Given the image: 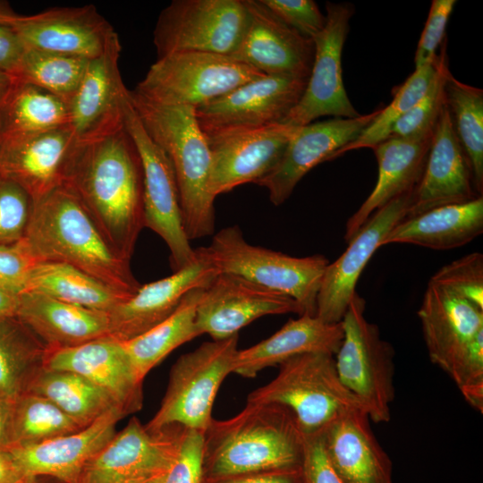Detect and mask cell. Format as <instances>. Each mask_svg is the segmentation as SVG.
<instances>
[{
	"instance_id": "obj_1",
	"label": "cell",
	"mask_w": 483,
	"mask_h": 483,
	"mask_svg": "<svg viewBox=\"0 0 483 483\" xmlns=\"http://www.w3.org/2000/svg\"><path fill=\"white\" fill-rule=\"evenodd\" d=\"M64 184L112 248L130 261L144 227L143 170L125 125L106 137L78 142Z\"/></svg>"
},
{
	"instance_id": "obj_2",
	"label": "cell",
	"mask_w": 483,
	"mask_h": 483,
	"mask_svg": "<svg viewBox=\"0 0 483 483\" xmlns=\"http://www.w3.org/2000/svg\"><path fill=\"white\" fill-rule=\"evenodd\" d=\"M304 434L294 414L276 403H247L203 433V480L301 467Z\"/></svg>"
},
{
	"instance_id": "obj_3",
	"label": "cell",
	"mask_w": 483,
	"mask_h": 483,
	"mask_svg": "<svg viewBox=\"0 0 483 483\" xmlns=\"http://www.w3.org/2000/svg\"><path fill=\"white\" fill-rule=\"evenodd\" d=\"M24 240L39 262L70 265L129 295L141 285L65 184L33 201Z\"/></svg>"
},
{
	"instance_id": "obj_4",
	"label": "cell",
	"mask_w": 483,
	"mask_h": 483,
	"mask_svg": "<svg viewBox=\"0 0 483 483\" xmlns=\"http://www.w3.org/2000/svg\"><path fill=\"white\" fill-rule=\"evenodd\" d=\"M130 99L147 133L171 162L188 239L211 235L216 221V198L209 186L212 158L196 108L157 104L134 90Z\"/></svg>"
},
{
	"instance_id": "obj_5",
	"label": "cell",
	"mask_w": 483,
	"mask_h": 483,
	"mask_svg": "<svg viewBox=\"0 0 483 483\" xmlns=\"http://www.w3.org/2000/svg\"><path fill=\"white\" fill-rule=\"evenodd\" d=\"M247 403L288 408L304 435L319 432L342 414L362 408L341 382L335 355L322 352L296 355L279 364L275 377L251 391Z\"/></svg>"
},
{
	"instance_id": "obj_6",
	"label": "cell",
	"mask_w": 483,
	"mask_h": 483,
	"mask_svg": "<svg viewBox=\"0 0 483 483\" xmlns=\"http://www.w3.org/2000/svg\"><path fill=\"white\" fill-rule=\"evenodd\" d=\"M217 269L294 300L302 314H316L321 279L329 261L320 254L292 257L249 243L240 227L226 226L203 247Z\"/></svg>"
},
{
	"instance_id": "obj_7",
	"label": "cell",
	"mask_w": 483,
	"mask_h": 483,
	"mask_svg": "<svg viewBox=\"0 0 483 483\" xmlns=\"http://www.w3.org/2000/svg\"><path fill=\"white\" fill-rule=\"evenodd\" d=\"M366 301L356 292L341 321L343 339L335 354L343 385L358 399L370 420L388 422L394 400V351L365 316Z\"/></svg>"
},
{
	"instance_id": "obj_8",
	"label": "cell",
	"mask_w": 483,
	"mask_h": 483,
	"mask_svg": "<svg viewBox=\"0 0 483 483\" xmlns=\"http://www.w3.org/2000/svg\"><path fill=\"white\" fill-rule=\"evenodd\" d=\"M237 351L238 335L205 342L180 356L171 368L161 404L146 426L157 429L177 424L204 433L214 419L217 392L233 373Z\"/></svg>"
},
{
	"instance_id": "obj_9",
	"label": "cell",
	"mask_w": 483,
	"mask_h": 483,
	"mask_svg": "<svg viewBox=\"0 0 483 483\" xmlns=\"http://www.w3.org/2000/svg\"><path fill=\"white\" fill-rule=\"evenodd\" d=\"M263 75L230 55L178 52L157 58L133 90L157 104L197 108Z\"/></svg>"
},
{
	"instance_id": "obj_10",
	"label": "cell",
	"mask_w": 483,
	"mask_h": 483,
	"mask_svg": "<svg viewBox=\"0 0 483 483\" xmlns=\"http://www.w3.org/2000/svg\"><path fill=\"white\" fill-rule=\"evenodd\" d=\"M246 22L243 0H174L154 29L157 58L187 51L231 55Z\"/></svg>"
},
{
	"instance_id": "obj_11",
	"label": "cell",
	"mask_w": 483,
	"mask_h": 483,
	"mask_svg": "<svg viewBox=\"0 0 483 483\" xmlns=\"http://www.w3.org/2000/svg\"><path fill=\"white\" fill-rule=\"evenodd\" d=\"M124 125L140 157L143 170V216L148 227L165 242L174 271L196 258L182 222L178 186L171 162L144 129L131 102L125 105Z\"/></svg>"
},
{
	"instance_id": "obj_12",
	"label": "cell",
	"mask_w": 483,
	"mask_h": 483,
	"mask_svg": "<svg viewBox=\"0 0 483 483\" xmlns=\"http://www.w3.org/2000/svg\"><path fill=\"white\" fill-rule=\"evenodd\" d=\"M186 428H148L132 417L85 465L78 483H143L164 475Z\"/></svg>"
},
{
	"instance_id": "obj_13",
	"label": "cell",
	"mask_w": 483,
	"mask_h": 483,
	"mask_svg": "<svg viewBox=\"0 0 483 483\" xmlns=\"http://www.w3.org/2000/svg\"><path fill=\"white\" fill-rule=\"evenodd\" d=\"M309 78L263 75L196 108L206 136L284 123L299 103Z\"/></svg>"
},
{
	"instance_id": "obj_14",
	"label": "cell",
	"mask_w": 483,
	"mask_h": 483,
	"mask_svg": "<svg viewBox=\"0 0 483 483\" xmlns=\"http://www.w3.org/2000/svg\"><path fill=\"white\" fill-rule=\"evenodd\" d=\"M326 21L313 38L314 61L306 89L284 123L303 126L323 116L355 118L360 114L346 93L342 53L354 7L350 3L326 4Z\"/></svg>"
},
{
	"instance_id": "obj_15",
	"label": "cell",
	"mask_w": 483,
	"mask_h": 483,
	"mask_svg": "<svg viewBox=\"0 0 483 483\" xmlns=\"http://www.w3.org/2000/svg\"><path fill=\"white\" fill-rule=\"evenodd\" d=\"M288 313L302 315L292 298L239 275L218 273L203 289L196 323L200 335L223 340L261 317Z\"/></svg>"
},
{
	"instance_id": "obj_16",
	"label": "cell",
	"mask_w": 483,
	"mask_h": 483,
	"mask_svg": "<svg viewBox=\"0 0 483 483\" xmlns=\"http://www.w3.org/2000/svg\"><path fill=\"white\" fill-rule=\"evenodd\" d=\"M121 48L115 33L105 51L89 60L69 103L70 127L79 143L106 137L124 127L130 90L123 84L119 69Z\"/></svg>"
},
{
	"instance_id": "obj_17",
	"label": "cell",
	"mask_w": 483,
	"mask_h": 483,
	"mask_svg": "<svg viewBox=\"0 0 483 483\" xmlns=\"http://www.w3.org/2000/svg\"><path fill=\"white\" fill-rule=\"evenodd\" d=\"M412 191L377 209L347 242L344 252L328 263L323 274L316 316L326 323H340L356 292L360 275L389 232L406 216Z\"/></svg>"
},
{
	"instance_id": "obj_18",
	"label": "cell",
	"mask_w": 483,
	"mask_h": 483,
	"mask_svg": "<svg viewBox=\"0 0 483 483\" xmlns=\"http://www.w3.org/2000/svg\"><path fill=\"white\" fill-rule=\"evenodd\" d=\"M379 110L355 118L333 117L298 126L278 163L256 184L266 188L269 200L280 206L312 168L330 161L337 150L354 140Z\"/></svg>"
},
{
	"instance_id": "obj_19",
	"label": "cell",
	"mask_w": 483,
	"mask_h": 483,
	"mask_svg": "<svg viewBox=\"0 0 483 483\" xmlns=\"http://www.w3.org/2000/svg\"><path fill=\"white\" fill-rule=\"evenodd\" d=\"M298 126H270L206 136L211 152L210 191L216 198L268 174Z\"/></svg>"
},
{
	"instance_id": "obj_20",
	"label": "cell",
	"mask_w": 483,
	"mask_h": 483,
	"mask_svg": "<svg viewBox=\"0 0 483 483\" xmlns=\"http://www.w3.org/2000/svg\"><path fill=\"white\" fill-rule=\"evenodd\" d=\"M247 22L230 55L266 75L309 78L314 43L285 24L261 0H243Z\"/></svg>"
},
{
	"instance_id": "obj_21",
	"label": "cell",
	"mask_w": 483,
	"mask_h": 483,
	"mask_svg": "<svg viewBox=\"0 0 483 483\" xmlns=\"http://www.w3.org/2000/svg\"><path fill=\"white\" fill-rule=\"evenodd\" d=\"M196 250V258L165 278L143 285L109 313V335L126 342L153 328L167 318L183 297L196 288H206L218 274L204 251Z\"/></svg>"
},
{
	"instance_id": "obj_22",
	"label": "cell",
	"mask_w": 483,
	"mask_h": 483,
	"mask_svg": "<svg viewBox=\"0 0 483 483\" xmlns=\"http://www.w3.org/2000/svg\"><path fill=\"white\" fill-rule=\"evenodd\" d=\"M12 27L29 48L88 60L100 55L116 33L92 4L20 15Z\"/></svg>"
},
{
	"instance_id": "obj_23",
	"label": "cell",
	"mask_w": 483,
	"mask_h": 483,
	"mask_svg": "<svg viewBox=\"0 0 483 483\" xmlns=\"http://www.w3.org/2000/svg\"><path fill=\"white\" fill-rule=\"evenodd\" d=\"M125 416L119 408H112L75 432L4 453L29 479L51 477L63 483H78L85 465L114 436L117 422Z\"/></svg>"
},
{
	"instance_id": "obj_24",
	"label": "cell",
	"mask_w": 483,
	"mask_h": 483,
	"mask_svg": "<svg viewBox=\"0 0 483 483\" xmlns=\"http://www.w3.org/2000/svg\"><path fill=\"white\" fill-rule=\"evenodd\" d=\"M44 368L82 376L106 392L126 416L142 408L143 381L123 342L111 335L73 347L47 350Z\"/></svg>"
},
{
	"instance_id": "obj_25",
	"label": "cell",
	"mask_w": 483,
	"mask_h": 483,
	"mask_svg": "<svg viewBox=\"0 0 483 483\" xmlns=\"http://www.w3.org/2000/svg\"><path fill=\"white\" fill-rule=\"evenodd\" d=\"M78 142L70 126L0 140V176L37 200L64 184Z\"/></svg>"
},
{
	"instance_id": "obj_26",
	"label": "cell",
	"mask_w": 483,
	"mask_h": 483,
	"mask_svg": "<svg viewBox=\"0 0 483 483\" xmlns=\"http://www.w3.org/2000/svg\"><path fill=\"white\" fill-rule=\"evenodd\" d=\"M418 317L430 360L452 377L475 337L483 332V309L428 282Z\"/></svg>"
},
{
	"instance_id": "obj_27",
	"label": "cell",
	"mask_w": 483,
	"mask_h": 483,
	"mask_svg": "<svg viewBox=\"0 0 483 483\" xmlns=\"http://www.w3.org/2000/svg\"><path fill=\"white\" fill-rule=\"evenodd\" d=\"M479 197L465 153L455 135L446 104L436 123L425 167L413 189L405 218Z\"/></svg>"
},
{
	"instance_id": "obj_28",
	"label": "cell",
	"mask_w": 483,
	"mask_h": 483,
	"mask_svg": "<svg viewBox=\"0 0 483 483\" xmlns=\"http://www.w3.org/2000/svg\"><path fill=\"white\" fill-rule=\"evenodd\" d=\"M322 436L327 457L343 483H393V464L377 440L364 409L329 423Z\"/></svg>"
},
{
	"instance_id": "obj_29",
	"label": "cell",
	"mask_w": 483,
	"mask_h": 483,
	"mask_svg": "<svg viewBox=\"0 0 483 483\" xmlns=\"http://www.w3.org/2000/svg\"><path fill=\"white\" fill-rule=\"evenodd\" d=\"M433 132L416 137H388L372 148L377 160V180L368 198L348 219L343 236L346 242L374 212L413 191L422 175Z\"/></svg>"
},
{
	"instance_id": "obj_30",
	"label": "cell",
	"mask_w": 483,
	"mask_h": 483,
	"mask_svg": "<svg viewBox=\"0 0 483 483\" xmlns=\"http://www.w3.org/2000/svg\"><path fill=\"white\" fill-rule=\"evenodd\" d=\"M48 350L77 346L109 335L108 313L23 292L15 315Z\"/></svg>"
},
{
	"instance_id": "obj_31",
	"label": "cell",
	"mask_w": 483,
	"mask_h": 483,
	"mask_svg": "<svg viewBox=\"0 0 483 483\" xmlns=\"http://www.w3.org/2000/svg\"><path fill=\"white\" fill-rule=\"evenodd\" d=\"M343 339L342 323H326L316 315L290 319L275 334L246 349L237 351L233 373L252 378L262 369L309 352L335 354Z\"/></svg>"
},
{
	"instance_id": "obj_32",
	"label": "cell",
	"mask_w": 483,
	"mask_h": 483,
	"mask_svg": "<svg viewBox=\"0 0 483 483\" xmlns=\"http://www.w3.org/2000/svg\"><path fill=\"white\" fill-rule=\"evenodd\" d=\"M483 232V198L437 207L403 218L389 232L381 247L410 243L433 250L461 247Z\"/></svg>"
},
{
	"instance_id": "obj_33",
	"label": "cell",
	"mask_w": 483,
	"mask_h": 483,
	"mask_svg": "<svg viewBox=\"0 0 483 483\" xmlns=\"http://www.w3.org/2000/svg\"><path fill=\"white\" fill-rule=\"evenodd\" d=\"M65 126H70L66 102L34 85L13 80L0 103V140L36 135Z\"/></svg>"
},
{
	"instance_id": "obj_34",
	"label": "cell",
	"mask_w": 483,
	"mask_h": 483,
	"mask_svg": "<svg viewBox=\"0 0 483 483\" xmlns=\"http://www.w3.org/2000/svg\"><path fill=\"white\" fill-rule=\"evenodd\" d=\"M23 292L41 293L106 313L131 296L70 265L46 261L38 262L31 269Z\"/></svg>"
},
{
	"instance_id": "obj_35",
	"label": "cell",
	"mask_w": 483,
	"mask_h": 483,
	"mask_svg": "<svg viewBox=\"0 0 483 483\" xmlns=\"http://www.w3.org/2000/svg\"><path fill=\"white\" fill-rule=\"evenodd\" d=\"M203 289L190 291L167 318L142 335L123 342L140 379L143 381L177 347L200 335L196 313Z\"/></svg>"
},
{
	"instance_id": "obj_36",
	"label": "cell",
	"mask_w": 483,
	"mask_h": 483,
	"mask_svg": "<svg viewBox=\"0 0 483 483\" xmlns=\"http://www.w3.org/2000/svg\"><path fill=\"white\" fill-rule=\"evenodd\" d=\"M47 346L16 316L0 319V396L14 402L44 368Z\"/></svg>"
},
{
	"instance_id": "obj_37",
	"label": "cell",
	"mask_w": 483,
	"mask_h": 483,
	"mask_svg": "<svg viewBox=\"0 0 483 483\" xmlns=\"http://www.w3.org/2000/svg\"><path fill=\"white\" fill-rule=\"evenodd\" d=\"M27 393L49 400L81 428L90 425L110 409L119 408L102 388L82 376L66 370L43 368Z\"/></svg>"
},
{
	"instance_id": "obj_38",
	"label": "cell",
	"mask_w": 483,
	"mask_h": 483,
	"mask_svg": "<svg viewBox=\"0 0 483 483\" xmlns=\"http://www.w3.org/2000/svg\"><path fill=\"white\" fill-rule=\"evenodd\" d=\"M445 97L455 135L468 159L474 189L483 192V90L456 80L450 71Z\"/></svg>"
},
{
	"instance_id": "obj_39",
	"label": "cell",
	"mask_w": 483,
	"mask_h": 483,
	"mask_svg": "<svg viewBox=\"0 0 483 483\" xmlns=\"http://www.w3.org/2000/svg\"><path fill=\"white\" fill-rule=\"evenodd\" d=\"M88 63V59L27 47L12 76L42 89L69 105Z\"/></svg>"
},
{
	"instance_id": "obj_40",
	"label": "cell",
	"mask_w": 483,
	"mask_h": 483,
	"mask_svg": "<svg viewBox=\"0 0 483 483\" xmlns=\"http://www.w3.org/2000/svg\"><path fill=\"white\" fill-rule=\"evenodd\" d=\"M439 64V55L421 67L416 68L407 80L395 90L391 103L352 141L337 150L331 160L346 152L363 148H372L387 139L394 126L423 97L431 85Z\"/></svg>"
},
{
	"instance_id": "obj_41",
	"label": "cell",
	"mask_w": 483,
	"mask_h": 483,
	"mask_svg": "<svg viewBox=\"0 0 483 483\" xmlns=\"http://www.w3.org/2000/svg\"><path fill=\"white\" fill-rule=\"evenodd\" d=\"M80 428L74 419L40 395L25 393L13 403V448L37 445Z\"/></svg>"
},
{
	"instance_id": "obj_42",
	"label": "cell",
	"mask_w": 483,
	"mask_h": 483,
	"mask_svg": "<svg viewBox=\"0 0 483 483\" xmlns=\"http://www.w3.org/2000/svg\"><path fill=\"white\" fill-rule=\"evenodd\" d=\"M436 76L423 97L394 126L389 137H416L434 131L445 105V81L448 69L445 44L441 47Z\"/></svg>"
},
{
	"instance_id": "obj_43",
	"label": "cell",
	"mask_w": 483,
	"mask_h": 483,
	"mask_svg": "<svg viewBox=\"0 0 483 483\" xmlns=\"http://www.w3.org/2000/svg\"><path fill=\"white\" fill-rule=\"evenodd\" d=\"M429 282L444 287L483 309V255L467 254L436 271Z\"/></svg>"
},
{
	"instance_id": "obj_44",
	"label": "cell",
	"mask_w": 483,
	"mask_h": 483,
	"mask_svg": "<svg viewBox=\"0 0 483 483\" xmlns=\"http://www.w3.org/2000/svg\"><path fill=\"white\" fill-rule=\"evenodd\" d=\"M32 207L33 199L22 187L0 176V245L24 238Z\"/></svg>"
},
{
	"instance_id": "obj_45",
	"label": "cell",
	"mask_w": 483,
	"mask_h": 483,
	"mask_svg": "<svg viewBox=\"0 0 483 483\" xmlns=\"http://www.w3.org/2000/svg\"><path fill=\"white\" fill-rule=\"evenodd\" d=\"M203 433L186 428L177 454L162 483H202Z\"/></svg>"
},
{
	"instance_id": "obj_46",
	"label": "cell",
	"mask_w": 483,
	"mask_h": 483,
	"mask_svg": "<svg viewBox=\"0 0 483 483\" xmlns=\"http://www.w3.org/2000/svg\"><path fill=\"white\" fill-rule=\"evenodd\" d=\"M285 24L313 38L325 27L326 18L313 0H261Z\"/></svg>"
},
{
	"instance_id": "obj_47",
	"label": "cell",
	"mask_w": 483,
	"mask_h": 483,
	"mask_svg": "<svg viewBox=\"0 0 483 483\" xmlns=\"http://www.w3.org/2000/svg\"><path fill=\"white\" fill-rule=\"evenodd\" d=\"M466 402L483 411V332L479 333L451 377Z\"/></svg>"
},
{
	"instance_id": "obj_48",
	"label": "cell",
	"mask_w": 483,
	"mask_h": 483,
	"mask_svg": "<svg viewBox=\"0 0 483 483\" xmlns=\"http://www.w3.org/2000/svg\"><path fill=\"white\" fill-rule=\"evenodd\" d=\"M38 262L24 238L14 244L0 245V287L21 293L31 269Z\"/></svg>"
},
{
	"instance_id": "obj_49",
	"label": "cell",
	"mask_w": 483,
	"mask_h": 483,
	"mask_svg": "<svg viewBox=\"0 0 483 483\" xmlns=\"http://www.w3.org/2000/svg\"><path fill=\"white\" fill-rule=\"evenodd\" d=\"M455 0H433L414 56L415 69L434 61L442 44Z\"/></svg>"
},
{
	"instance_id": "obj_50",
	"label": "cell",
	"mask_w": 483,
	"mask_h": 483,
	"mask_svg": "<svg viewBox=\"0 0 483 483\" xmlns=\"http://www.w3.org/2000/svg\"><path fill=\"white\" fill-rule=\"evenodd\" d=\"M301 469L303 483H343L327 457L322 430L304 435Z\"/></svg>"
},
{
	"instance_id": "obj_51",
	"label": "cell",
	"mask_w": 483,
	"mask_h": 483,
	"mask_svg": "<svg viewBox=\"0 0 483 483\" xmlns=\"http://www.w3.org/2000/svg\"><path fill=\"white\" fill-rule=\"evenodd\" d=\"M27 49L12 26L0 25V71L13 74Z\"/></svg>"
},
{
	"instance_id": "obj_52",
	"label": "cell",
	"mask_w": 483,
	"mask_h": 483,
	"mask_svg": "<svg viewBox=\"0 0 483 483\" xmlns=\"http://www.w3.org/2000/svg\"><path fill=\"white\" fill-rule=\"evenodd\" d=\"M202 483H303L301 469L276 470L229 478L202 480Z\"/></svg>"
},
{
	"instance_id": "obj_53",
	"label": "cell",
	"mask_w": 483,
	"mask_h": 483,
	"mask_svg": "<svg viewBox=\"0 0 483 483\" xmlns=\"http://www.w3.org/2000/svg\"><path fill=\"white\" fill-rule=\"evenodd\" d=\"M13 446V402L0 396V453H6Z\"/></svg>"
},
{
	"instance_id": "obj_54",
	"label": "cell",
	"mask_w": 483,
	"mask_h": 483,
	"mask_svg": "<svg viewBox=\"0 0 483 483\" xmlns=\"http://www.w3.org/2000/svg\"><path fill=\"white\" fill-rule=\"evenodd\" d=\"M0 483H38L22 475L5 453H0Z\"/></svg>"
},
{
	"instance_id": "obj_55",
	"label": "cell",
	"mask_w": 483,
	"mask_h": 483,
	"mask_svg": "<svg viewBox=\"0 0 483 483\" xmlns=\"http://www.w3.org/2000/svg\"><path fill=\"white\" fill-rule=\"evenodd\" d=\"M19 294L0 287V319L16 315Z\"/></svg>"
},
{
	"instance_id": "obj_56",
	"label": "cell",
	"mask_w": 483,
	"mask_h": 483,
	"mask_svg": "<svg viewBox=\"0 0 483 483\" xmlns=\"http://www.w3.org/2000/svg\"><path fill=\"white\" fill-rule=\"evenodd\" d=\"M19 16L7 4L0 3V25L12 26Z\"/></svg>"
},
{
	"instance_id": "obj_57",
	"label": "cell",
	"mask_w": 483,
	"mask_h": 483,
	"mask_svg": "<svg viewBox=\"0 0 483 483\" xmlns=\"http://www.w3.org/2000/svg\"><path fill=\"white\" fill-rule=\"evenodd\" d=\"M13 80L11 74L0 71V103L11 88Z\"/></svg>"
},
{
	"instance_id": "obj_58",
	"label": "cell",
	"mask_w": 483,
	"mask_h": 483,
	"mask_svg": "<svg viewBox=\"0 0 483 483\" xmlns=\"http://www.w3.org/2000/svg\"><path fill=\"white\" fill-rule=\"evenodd\" d=\"M164 475L157 477L156 479H150L148 481L143 482V483H162Z\"/></svg>"
}]
</instances>
